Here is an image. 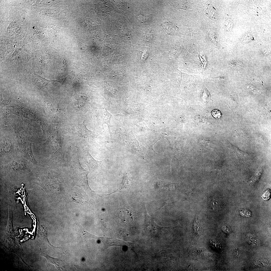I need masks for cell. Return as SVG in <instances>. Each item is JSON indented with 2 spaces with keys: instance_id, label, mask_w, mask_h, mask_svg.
I'll return each instance as SVG.
<instances>
[{
  "instance_id": "8fae6325",
  "label": "cell",
  "mask_w": 271,
  "mask_h": 271,
  "mask_svg": "<svg viewBox=\"0 0 271 271\" xmlns=\"http://www.w3.org/2000/svg\"><path fill=\"white\" fill-rule=\"evenodd\" d=\"M203 54H201L200 55V57L201 63L203 65V67H205V66L206 65L207 63L205 56V55L204 54L203 57Z\"/></svg>"
},
{
  "instance_id": "ba28073f",
  "label": "cell",
  "mask_w": 271,
  "mask_h": 271,
  "mask_svg": "<svg viewBox=\"0 0 271 271\" xmlns=\"http://www.w3.org/2000/svg\"><path fill=\"white\" fill-rule=\"evenodd\" d=\"M211 114L216 119H219L221 117V113L218 109H215L212 112Z\"/></svg>"
},
{
  "instance_id": "9c48e42d",
  "label": "cell",
  "mask_w": 271,
  "mask_h": 271,
  "mask_svg": "<svg viewBox=\"0 0 271 271\" xmlns=\"http://www.w3.org/2000/svg\"><path fill=\"white\" fill-rule=\"evenodd\" d=\"M270 190L269 189L266 190L262 195V198L265 200H267L270 197Z\"/></svg>"
},
{
  "instance_id": "30bf717a",
  "label": "cell",
  "mask_w": 271,
  "mask_h": 271,
  "mask_svg": "<svg viewBox=\"0 0 271 271\" xmlns=\"http://www.w3.org/2000/svg\"><path fill=\"white\" fill-rule=\"evenodd\" d=\"M70 75V74L65 78L63 79H57L55 80H50L51 82L52 83H54V82H58L60 84L61 86L63 84L65 81Z\"/></svg>"
},
{
  "instance_id": "52a82bcc",
  "label": "cell",
  "mask_w": 271,
  "mask_h": 271,
  "mask_svg": "<svg viewBox=\"0 0 271 271\" xmlns=\"http://www.w3.org/2000/svg\"><path fill=\"white\" fill-rule=\"evenodd\" d=\"M262 170V167H260L254 176L251 179L250 182H254L258 180L260 176Z\"/></svg>"
},
{
  "instance_id": "7a4b0ae2",
  "label": "cell",
  "mask_w": 271,
  "mask_h": 271,
  "mask_svg": "<svg viewBox=\"0 0 271 271\" xmlns=\"http://www.w3.org/2000/svg\"><path fill=\"white\" fill-rule=\"evenodd\" d=\"M47 231L45 228L40 227L38 229L37 232V240L40 245L42 247L47 246L51 248H55L49 243L47 238Z\"/></svg>"
},
{
  "instance_id": "277c9868",
  "label": "cell",
  "mask_w": 271,
  "mask_h": 271,
  "mask_svg": "<svg viewBox=\"0 0 271 271\" xmlns=\"http://www.w3.org/2000/svg\"><path fill=\"white\" fill-rule=\"evenodd\" d=\"M118 216L122 222L124 223H129L132 220L131 212L126 208H122L120 210Z\"/></svg>"
},
{
  "instance_id": "8992f818",
  "label": "cell",
  "mask_w": 271,
  "mask_h": 271,
  "mask_svg": "<svg viewBox=\"0 0 271 271\" xmlns=\"http://www.w3.org/2000/svg\"><path fill=\"white\" fill-rule=\"evenodd\" d=\"M193 227L195 233L197 235L198 234L200 231V223L197 217L195 219Z\"/></svg>"
},
{
  "instance_id": "6da1fadb",
  "label": "cell",
  "mask_w": 271,
  "mask_h": 271,
  "mask_svg": "<svg viewBox=\"0 0 271 271\" xmlns=\"http://www.w3.org/2000/svg\"><path fill=\"white\" fill-rule=\"evenodd\" d=\"M37 166L21 155L7 163L0 164V169L3 171L28 173L36 170Z\"/></svg>"
},
{
  "instance_id": "5b68a950",
  "label": "cell",
  "mask_w": 271,
  "mask_h": 271,
  "mask_svg": "<svg viewBox=\"0 0 271 271\" xmlns=\"http://www.w3.org/2000/svg\"><path fill=\"white\" fill-rule=\"evenodd\" d=\"M202 97L203 101L206 102L209 101L211 99V95L210 92L206 88L204 89Z\"/></svg>"
},
{
  "instance_id": "3957f363",
  "label": "cell",
  "mask_w": 271,
  "mask_h": 271,
  "mask_svg": "<svg viewBox=\"0 0 271 271\" xmlns=\"http://www.w3.org/2000/svg\"><path fill=\"white\" fill-rule=\"evenodd\" d=\"M41 255L45 257L47 261L50 263L55 265L58 270H63L64 267V263L62 260L58 258H54L50 256L46 253L40 250Z\"/></svg>"
}]
</instances>
